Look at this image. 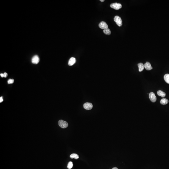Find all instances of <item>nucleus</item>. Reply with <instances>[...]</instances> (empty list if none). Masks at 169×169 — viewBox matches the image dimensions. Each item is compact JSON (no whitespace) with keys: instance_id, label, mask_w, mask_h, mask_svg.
<instances>
[{"instance_id":"obj_1","label":"nucleus","mask_w":169,"mask_h":169,"mask_svg":"<svg viewBox=\"0 0 169 169\" xmlns=\"http://www.w3.org/2000/svg\"><path fill=\"white\" fill-rule=\"evenodd\" d=\"M126 162L130 165H135L139 161V157L138 155L134 154H129L125 157Z\"/></svg>"},{"instance_id":"obj_2","label":"nucleus","mask_w":169,"mask_h":169,"mask_svg":"<svg viewBox=\"0 0 169 169\" xmlns=\"http://www.w3.org/2000/svg\"><path fill=\"white\" fill-rule=\"evenodd\" d=\"M148 40L152 44L160 43L162 42V39L160 35L157 32H153L148 37Z\"/></svg>"},{"instance_id":"obj_3","label":"nucleus","mask_w":169,"mask_h":169,"mask_svg":"<svg viewBox=\"0 0 169 169\" xmlns=\"http://www.w3.org/2000/svg\"><path fill=\"white\" fill-rule=\"evenodd\" d=\"M59 92V87L56 83L51 84L48 87V93L49 96H55L58 95Z\"/></svg>"},{"instance_id":"obj_4","label":"nucleus","mask_w":169,"mask_h":169,"mask_svg":"<svg viewBox=\"0 0 169 169\" xmlns=\"http://www.w3.org/2000/svg\"><path fill=\"white\" fill-rule=\"evenodd\" d=\"M114 92L113 87L110 86L106 87L102 93V97L105 99H108L112 96Z\"/></svg>"},{"instance_id":"obj_5","label":"nucleus","mask_w":169,"mask_h":169,"mask_svg":"<svg viewBox=\"0 0 169 169\" xmlns=\"http://www.w3.org/2000/svg\"><path fill=\"white\" fill-rule=\"evenodd\" d=\"M155 48L157 51L160 52H165L166 50V47L165 44L162 42L156 44Z\"/></svg>"},{"instance_id":"obj_6","label":"nucleus","mask_w":169,"mask_h":169,"mask_svg":"<svg viewBox=\"0 0 169 169\" xmlns=\"http://www.w3.org/2000/svg\"><path fill=\"white\" fill-rule=\"evenodd\" d=\"M21 122V120L20 118H14L11 121V125L13 126H19Z\"/></svg>"},{"instance_id":"obj_7","label":"nucleus","mask_w":169,"mask_h":169,"mask_svg":"<svg viewBox=\"0 0 169 169\" xmlns=\"http://www.w3.org/2000/svg\"><path fill=\"white\" fill-rule=\"evenodd\" d=\"M4 151L5 148H4V145H1V146H0V154H1L3 153Z\"/></svg>"},{"instance_id":"obj_8","label":"nucleus","mask_w":169,"mask_h":169,"mask_svg":"<svg viewBox=\"0 0 169 169\" xmlns=\"http://www.w3.org/2000/svg\"><path fill=\"white\" fill-rule=\"evenodd\" d=\"M6 111V116H10V115L11 114V111L10 109H7L6 110H5Z\"/></svg>"},{"instance_id":"obj_9","label":"nucleus","mask_w":169,"mask_h":169,"mask_svg":"<svg viewBox=\"0 0 169 169\" xmlns=\"http://www.w3.org/2000/svg\"><path fill=\"white\" fill-rule=\"evenodd\" d=\"M1 114L2 115V116H6V113L5 110H1Z\"/></svg>"},{"instance_id":"obj_10","label":"nucleus","mask_w":169,"mask_h":169,"mask_svg":"<svg viewBox=\"0 0 169 169\" xmlns=\"http://www.w3.org/2000/svg\"><path fill=\"white\" fill-rule=\"evenodd\" d=\"M165 10L166 11L169 12V5H167L166 7H165Z\"/></svg>"},{"instance_id":"obj_11","label":"nucleus","mask_w":169,"mask_h":169,"mask_svg":"<svg viewBox=\"0 0 169 169\" xmlns=\"http://www.w3.org/2000/svg\"><path fill=\"white\" fill-rule=\"evenodd\" d=\"M157 1H156V0H150V1L152 2V3H155V2H156Z\"/></svg>"}]
</instances>
